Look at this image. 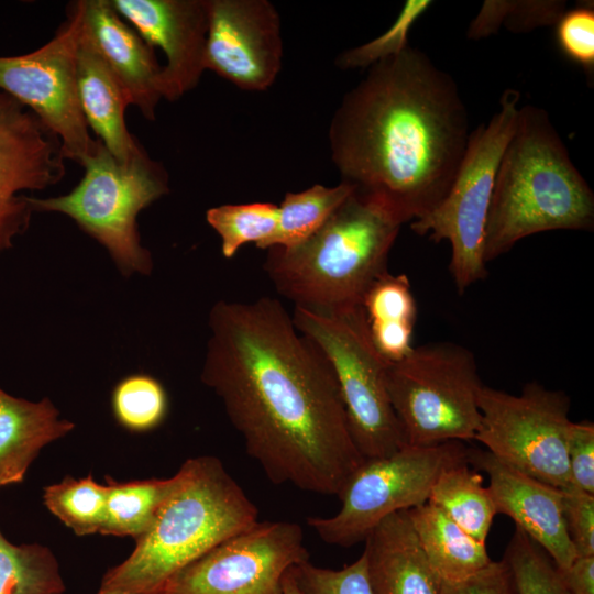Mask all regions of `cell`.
<instances>
[{
    "instance_id": "1",
    "label": "cell",
    "mask_w": 594,
    "mask_h": 594,
    "mask_svg": "<svg viewBox=\"0 0 594 594\" xmlns=\"http://www.w3.org/2000/svg\"><path fill=\"white\" fill-rule=\"evenodd\" d=\"M201 381L276 485L337 495L364 463L334 373L276 298L220 300Z\"/></svg>"
},
{
    "instance_id": "2",
    "label": "cell",
    "mask_w": 594,
    "mask_h": 594,
    "mask_svg": "<svg viewBox=\"0 0 594 594\" xmlns=\"http://www.w3.org/2000/svg\"><path fill=\"white\" fill-rule=\"evenodd\" d=\"M470 133L457 81L408 45L343 96L328 140L341 182L404 224L447 196Z\"/></svg>"
},
{
    "instance_id": "3",
    "label": "cell",
    "mask_w": 594,
    "mask_h": 594,
    "mask_svg": "<svg viewBox=\"0 0 594 594\" xmlns=\"http://www.w3.org/2000/svg\"><path fill=\"white\" fill-rule=\"evenodd\" d=\"M131 554L109 569L99 592L157 594L178 571L258 520V510L221 460L187 459Z\"/></svg>"
},
{
    "instance_id": "4",
    "label": "cell",
    "mask_w": 594,
    "mask_h": 594,
    "mask_svg": "<svg viewBox=\"0 0 594 594\" xmlns=\"http://www.w3.org/2000/svg\"><path fill=\"white\" fill-rule=\"evenodd\" d=\"M594 227V194L570 158L548 112L525 105L501 157L484 233V262L519 240Z\"/></svg>"
},
{
    "instance_id": "5",
    "label": "cell",
    "mask_w": 594,
    "mask_h": 594,
    "mask_svg": "<svg viewBox=\"0 0 594 594\" xmlns=\"http://www.w3.org/2000/svg\"><path fill=\"white\" fill-rule=\"evenodd\" d=\"M402 226L353 191L306 241L270 248L263 268L294 306L316 311L362 306L372 284L388 272V255Z\"/></svg>"
},
{
    "instance_id": "6",
    "label": "cell",
    "mask_w": 594,
    "mask_h": 594,
    "mask_svg": "<svg viewBox=\"0 0 594 594\" xmlns=\"http://www.w3.org/2000/svg\"><path fill=\"white\" fill-rule=\"evenodd\" d=\"M81 166L85 175L72 191L29 197L31 208L72 218L108 250L123 275L148 274L152 258L141 245L136 220L143 209L169 191L164 166L146 153L120 164L101 141Z\"/></svg>"
},
{
    "instance_id": "7",
    "label": "cell",
    "mask_w": 594,
    "mask_h": 594,
    "mask_svg": "<svg viewBox=\"0 0 594 594\" xmlns=\"http://www.w3.org/2000/svg\"><path fill=\"white\" fill-rule=\"evenodd\" d=\"M292 319L328 360L364 459L386 457L407 446L388 394L389 362L371 339L363 307L316 311L294 306Z\"/></svg>"
},
{
    "instance_id": "8",
    "label": "cell",
    "mask_w": 594,
    "mask_h": 594,
    "mask_svg": "<svg viewBox=\"0 0 594 594\" xmlns=\"http://www.w3.org/2000/svg\"><path fill=\"white\" fill-rule=\"evenodd\" d=\"M482 386L475 356L453 342L413 348L387 369L391 403L411 447L474 440Z\"/></svg>"
},
{
    "instance_id": "9",
    "label": "cell",
    "mask_w": 594,
    "mask_h": 594,
    "mask_svg": "<svg viewBox=\"0 0 594 594\" xmlns=\"http://www.w3.org/2000/svg\"><path fill=\"white\" fill-rule=\"evenodd\" d=\"M520 92L508 88L486 124L470 133L466 150L443 200L410 223L418 235L451 246L449 271L457 290L486 278L484 233L496 170L517 123Z\"/></svg>"
},
{
    "instance_id": "10",
    "label": "cell",
    "mask_w": 594,
    "mask_h": 594,
    "mask_svg": "<svg viewBox=\"0 0 594 594\" xmlns=\"http://www.w3.org/2000/svg\"><path fill=\"white\" fill-rule=\"evenodd\" d=\"M468 451L463 441H448L405 446L393 454L366 459L339 494V512L308 517L307 524L326 543L352 547L387 516L426 503L439 475L468 462Z\"/></svg>"
},
{
    "instance_id": "11",
    "label": "cell",
    "mask_w": 594,
    "mask_h": 594,
    "mask_svg": "<svg viewBox=\"0 0 594 594\" xmlns=\"http://www.w3.org/2000/svg\"><path fill=\"white\" fill-rule=\"evenodd\" d=\"M481 421L474 440L497 460L539 482L569 488L566 446L570 398L561 391L528 383L520 395L483 385Z\"/></svg>"
},
{
    "instance_id": "12",
    "label": "cell",
    "mask_w": 594,
    "mask_h": 594,
    "mask_svg": "<svg viewBox=\"0 0 594 594\" xmlns=\"http://www.w3.org/2000/svg\"><path fill=\"white\" fill-rule=\"evenodd\" d=\"M82 2H74L67 21L40 48L0 56V90L33 111L61 140L66 160L78 164L100 140L88 131L77 90V52L82 34Z\"/></svg>"
},
{
    "instance_id": "13",
    "label": "cell",
    "mask_w": 594,
    "mask_h": 594,
    "mask_svg": "<svg viewBox=\"0 0 594 594\" xmlns=\"http://www.w3.org/2000/svg\"><path fill=\"white\" fill-rule=\"evenodd\" d=\"M300 525L257 521L170 576L157 594H283V579L308 560Z\"/></svg>"
},
{
    "instance_id": "14",
    "label": "cell",
    "mask_w": 594,
    "mask_h": 594,
    "mask_svg": "<svg viewBox=\"0 0 594 594\" xmlns=\"http://www.w3.org/2000/svg\"><path fill=\"white\" fill-rule=\"evenodd\" d=\"M59 138L28 107L0 90V253L29 228L25 190L58 184L66 174Z\"/></svg>"
},
{
    "instance_id": "15",
    "label": "cell",
    "mask_w": 594,
    "mask_h": 594,
    "mask_svg": "<svg viewBox=\"0 0 594 594\" xmlns=\"http://www.w3.org/2000/svg\"><path fill=\"white\" fill-rule=\"evenodd\" d=\"M283 61L280 16L267 0H208L205 67L246 91H264Z\"/></svg>"
},
{
    "instance_id": "16",
    "label": "cell",
    "mask_w": 594,
    "mask_h": 594,
    "mask_svg": "<svg viewBox=\"0 0 594 594\" xmlns=\"http://www.w3.org/2000/svg\"><path fill=\"white\" fill-rule=\"evenodd\" d=\"M153 48L167 59L162 67L163 98L176 101L200 81L208 33V0H110Z\"/></svg>"
},
{
    "instance_id": "17",
    "label": "cell",
    "mask_w": 594,
    "mask_h": 594,
    "mask_svg": "<svg viewBox=\"0 0 594 594\" xmlns=\"http://www.w3.org/2000/svg\"><path fill=\"white\" fill-rule=\"evenodd\" d=\"M468 462L487 474L497 514L510 517L561 572L566 570L576 553L565 526L562 490L516 471L487 450L469 448Z\"/></svg>"
},
{
    "instance_id": "18",
    "label": "cell",
    "mask_w": 594,
    "mask_h": 594,
    "mask_svg": "<svg viewBox=\"0 0 594 594\" xmlns=\"http://www.w3.org/2000/svg\"><path fill=\"white\" fill-rule=\"evenodd\" d=\"M84 30L125 91L129 103L156 119L163 98L162 67L151 47L113 9L110 0H81Z\"/></svg>"
},
{
    "instance_id": "19",
    "label": "cell",
    "mask_w": 594,
    "mask_h": 594,
    "mask_svg": "<svg viewBox=\"0 0 594 594\" xmlns=\"http://www.w3.org/2000/svg\"><path fill=\"white\" fill-rule=\"evenodd\" d=\"M364 541L375 594H440L441 580L420 548L407 510L387 516Z\"/></svg>"
},
{
    "instance_id": "20",
    "label": "cell",
    "mask_w": 594,
    "mask_h": 594,
    "mask_svg": "<svg viewBox=\"0 0 594 594\" xmlns=\"http://www.w3.org/2000/svg\"><path fill=\"white\" fill-rule=\"evenodd\" d=\"M77 90L88 127L120 164L146 153L127 128L124 112L130 103L125 91L84 25L77 52Z\"/></svg>"
},
{
    "instance_id": "21",
    "label": "cell",
    "mask_w": 594,
    "mask_h": 594,
    "mask_svg": "<svg viewBox=\"0 0 594 594\" xmlns=\"http://www.w3.org/2000/svg\"><path fill=\"white\" fill-rule=\"evenodd\" d=\"M74 428L50 398L30 402L0 388V488L22 483L41 450Z\"/></svg>"
},
{
    "instance_id": "22",
    "label": "cell",
    "mask_w": 594,
    "mask_h": 594,
    "mask_svg": "<svg viewBox=\"0 0 594 594\" xmlns=\"http://www.w3.org/2000/svg\"><path fill=\"white\" fill-rule=\"evenodd\" d=\"M407 512L420 548L441 582L463 581L492 562L486 543L471 537L431 503Z\"/></svg>"
},
{
    "instance_id": "23",
    "label": "cell",
    "mask_w": 594,
    "mask_h": 594,
    "mask_svg": "<svg viewBox=\"0 0 594 594\" xmlns=\"http://www.w3.org/2000/svg\"><path fill=\"white\" fill-rule=\"evenodd\" d=\"M371 339L388 362H397L413 350L417 304L406 274L382 275L362 300Z\"/></svg>"
},
{
    "instance_id": "24",
    "label": "cell",
    "mask_w": 594,
    "mask_h": 594,
    "mask_svg": "<svg viewBox=\"0 0 594 594\" xmlns=\"http://www.w3.org/2000/svg\"><path fill=\"white\" fill-rule=\"evenodd\" d=\"M469 465L463 462L446 469L431 487L427 502L471 537L486 543L497 510L488 487L483 485L482 475Z\"/></svg>"
},
{
    "instance_id": "25",
    "label": "cell",
    "mask_w": 594,
    "mask_h": 594,
    "mask_svg": "<svg viewBox=\"0 0 594 594\" xmlns=\"http://www.w3.org/2000/svg\"><path fill=\"white\" fill-rule=\"evenodd\" d=\"M173 485L174 476L129 482L107 476L105 520L100 535L138 539L150 528Z\"/></svg>"
},
{
    "instance_id": "26",
    "label": "cell",
    "mask_w": 594,
    "mask_h": 594,
    "mask_svg": "<svg viewBox=\"0 0 594 594\" xmlns=\"http://www.w3.org/2000/svg\"><path fill=\"white\" fill-rule=\"evenodd\" d=\"M353 191V186L340 182L333 187L316 184L301 191L286 193L278 206L276 231L266 250L288 249L306 241Z\"/></svg>"
},
{
    "instance_id": "27",
    "label": "cell",
    "mask_w": 594,
    "mask_h": 594,
    "mask_svg": "<svg viewBox=\"0 0 594 594\" xmlns=\"http://www.w3.org/2000/svg\"><path fill=\"white\" fill-rule=\"evenodd\" d=\"M53 551L40 543L14 544L0 530V594H65Z\"/></svg>"
},
{
    "instance_id": "28",
    "label": "cell",
    "mask_w": 594,
    "mask_h": 594,
    "mask_svg": "<svg viewBox=\"0 0 594 594\" xmlns=\"http://www.w3.org/2000/svg\"><path fill=\"white\" fill-rule=\"evenodd\" d=\"M107 487L91 474L81 479L65 476L47 485L43 503L76 536L100 534L106 510Z\"/></svg>"
},
{
    "instance_id": "29",
    "label": "cell",
    "mask_w": 594,
    "mask_h": 594,
    "mask_svg": "<svg viewBox=\"0 0 594 594\" xmlns=\"http://www.w3.org/2000/svg\"><path fill=\"white\" fill-rule=\"evenodd\" d=\"M206 220L221 238L222 255L232 258L248 243L266 250L277 228L278 206L272 202L226 204L209 208Z\"/></svg>"
},
{
    "instance_id": "30",
    "label": "cell",
    "mask_w": 594,
    "mask_h": 594,
    "mask_svg": "<svg viewBox=\"0 0 594 594\" xmlns=\"http://www.w3.org/2000/svg\"><path fill=\"white\" fill-rule=\"evenodd\" d=\"M111 407L118 424L132 432H145L166 417L168 399L164 386L147 374H132L113 388Z\"/></svg>"
},
{
    "instance_id": "31",
    "label": "cell",
    "mask_w": 594,
    "mask_h": 594,
    "mask_svg": "<svg viewBox=\"0 0 594 594\" xmlns=\"http://www.w3.org/2000/svg\"><path fill=\"white\" fill-rule=\"evenodd\" d=\"M566 2L541 1H484L477 16L468 29V37L480 40L494 34L504 24L512 32H529L536 28L554 25L565 11Z\"/></svg>"
},
{
    "instance_id": "32",
    "label": "cell",
    "mask_w": 594,
    "mask_h": 594,
    "mask_svg": "<svg viewBox=\"0 0 594 594\" xmlns=\"http://www.w3.org/2000/svg\"><path fill=\"white\" fill-rule=\"evenodd\" d=\"M503 560L518 594H570L560 570L548 553L517 527Z\"/></svg>"
},
{
    "instance_id": "33",
    "label": "cell",
    "mask_w": 594,
    "mask_h": 594,
    "mask_svg": "<svg viewBox=\"0 0 594 594\" xmlns=\"http://www.w3.org/2000/svg\"><path fill=\"white\" fill-rule=\"evenodd\" d=\"M430 0H407L394 23L378 37L342 52L336 59L341 69L369 68L373 64L400 53L408 44L415 22L431 7Z\"/></svg>"
},
{
    "instance_id": "34",
    "label": "cell",
    "mask_w": 594,
    "mask_h": 594,
    "mask_svg": "<svg viewBox=\"0 0 594 594\" xmlns=\"http://www.w3.org/2000/svg\"><path fill=\"white\" fill-rule=\"evenodd\" d=\"M301 594H375L365 551L340 570L317 566L309 560L292 568Z\"/></svg>"
},
{
    "instance_id": "35",
    "label": "cell",
    "mask_w": 594,
    "mask_h": 594,
    "mask_svg": "<svg viewBox=\"0 0 594 594\" xmlns=\"http://www.w3.org/2000/svg\"><path fill=\"white\" fill-rule=\"evenodd\" d=\"M556 25V38L562 53L580 65L587 77L594 75L593 1L565 10Z\"/></svg>"
},
{
    "instance_id": "36",
    "label": "cell",
    "mask_w": 594,
    "mask_h": 594,
    "mask_svg": "<svg viewBox=\"0 0 594 594\" xmlns=\"http://www.w3.org/2000/svg\"><path fill=\"white\" fill-rule=\"evenodd\" d=\"M562 493L565 526L576 557H594V495L573 485Z\"/></svg>"
},
{
    "instance_id": "37",
    "label": "cell",
    "mask_w": 594,
    "mask_h": 594,
    "mask_svg": "<svg viewBox=\"0 0 594 594\" xmlns=\"http://www.w3.org/2000/svg\"><path fill=\"white\" fill-rule=\"evenodd\" d=\"M566 457L571 484L594 495V424L592 421H572Z\"/></svg>"
},
{
    "instance_id": "38",
    "label": "cell",
    "mask_w": 594,
    "mask_h": 594,
    "mask_svg": "<svg viewBox=\"0 0 594 594\" xmlns=\"http://www.w3.org/2000/svg\"><path fill=\"white\" fill-rule=\"evenodd\" d=\"M440 594H518L513 575L502 559L455 583L441 582Z\"/></svg>"
},
{
    "instance_id": "39",
    "label": "cell",
    "mask_w": 594,
    "mask_h": 594,
    "mask_svg": "<svg viewBox=\"0 0 594 594\" xmlns=\"http://www.w3.org/2000/svg\"><path fill=\"white\" fill-rule=\"evenodd\" d=\"M561 575L570 594H594V557H576Z\"/></svg>"
},
{
    "instance_id": "40",
    "label": "cell",
    "mask_w": 594,
    "mask_h": 594,
    "mask_svg": "<svg viewBox=\"0 0 594 594\" xmlns=\"http://www.w3.org/2000/svg\"><path fill=\"white\" fill-rule=\"evenodd\" d=\"M283 594H301L292 569L285 574L283 579Z\"/></svg>"
},
{
    "instance_id": "41",
    "label": "cell",
    "mask_w": 594,
    "mask_h": 594,
    "mask_svg": "<svg viewBox=\"0 0 594 594\" xmlns=\"http://www.w3.org/2000/svg\"><path fill=\"white\" fill-rule=\"evenodd\" d=\"M96 594H125V593H120V592H97Z\"/></svg>"
}]
</instances>
